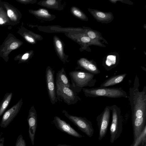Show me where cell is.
<instances>
[{"mask_svg":"<svg viewBox=\"0 0 146 146\" xmlns=\"http://www.w3.org/2000/svg\"><path fill=\"white\" fill-rule=\"evenodd\" d=\"M139 81L135 76L133 87L129 89L128 96L131 110V120L134 142L140 137L146 125V87L141 91L139 90Z\"/></svg>","mask_w":146,"mask_h":146,"instance_id":"cell-1","label":"cell"},{"mask_svg":"<svg viewBox=\"0 0 146 146\" xmlns=\"http://www.w3.org/2000/svg\"><path fill=\"white\" fill-rule=\"evenodd\" d=\"M69 75L71 82L70 88L77 93L84 87L94 86L96 82L94 74L84 71L74 70L70 72Z\"/></svg>","mask_w":146,"mask_h":146,"instance_id":"cell-2","label":"cell"},{"mask_svg":"<svg viewBox=\"0 0 146 146\" xmlns=\"http://www.w3.org/2000/svg\"><path fill=\"white\" fill-rule=\"evenodd\" d=\"M85 96L87 97H106L111 98L121 97L127 98L126 92L121 88H97L82 89Z\"/></svg>","mask_w":146,"mask_h":146,"instance_id":"cell-3","label":"cell"},{"mask_svg":"<svg viewBox=\"0 0 146 146\" xmlns=\"http://www.w3.org/2000/svg\"><path fill=\"white\" fill-rule=\"evenodd\" d=\"M110 107L112 111V121L110 128V141L113 143L122 133V119L120 108L116 105Z\"/></svg>","mask_w":146,"mask_h":146,"instance_id":"cell-4","label":"cell"},{"mask_svg":"<svg viewBox=\"0 0 146 146\" xmlns=\"http://www.w3.org/2000/svg\"><path fill=\"white\" fill-rule=\"evenodd\" d=\"M56 94L58 101L64 102L70 105L81 100L76 92L70 88L61 84L56 83Z\"/></svg>","mask_w":146,"mask_h":146,"instance_id":"cell-5","label":"cell"},{"mask_svg":"<svg viewBox=\"0 0 146 146\" xmlns=\"http://www.w3.org/2000/svg\"><path fill=\"white\" fill-rule=\"evenodd\" d=\"M62 112L79 130L88 136L91 137L93 135L94 129L90 121L84 117L70 115L64 110H62Z\"/></svg>","mask_w":146,"mask_h":146,"instance_id":"cell-6","label":"cell"},{"mask_svg":"<svg viewBox=\"0 0 146 146\" xmlns=\"http://www.w3.org/2000/svg\"><path fill=\"white\" fill-rule=\"evenodd\" d=\"M111 109L109 106H106L103 111L96 117V121L99 130L98 139L100 140L105 136L110 122Z\"/></svg>","mask_w":146,"mask_h":146,"instance_id":"cell-7","label":"cell"},{"mask_svg":"<svg viewBox=\"0 0 146 146\" xmlns=\"http://www.w3.org/2000/svg\"><path fill=\"white\" fill-rule=\"evenodd\" d=\"M54 72L50 66L47 67L45 75L46 86L50 102L52 104H54L58 101L54 82Z\"/></svg>","mask_w":146,"mask_h":146,"instance_id":"cell-8","label":"cell"},{"mask_svg":"<svg viewBox=\"0 0 146 146\" xmlns=\"http://www.w3.org/2000/svg\"><path fill=\"white\" fill-rule=\"evenodd\" d=\"M23 103V99L21 98L16 104L4 113L0 124L1 127H7L18 113Z\"/></svg>","mask_w":146,"mask_h":146,"instance_id":"cell-9","label":"cell"},{"mask_svg":"<svg viewBox=\"0 0 146 146\" xmlns=\"http://www.w3.org/2000/svg\"><path fill=\"white\" fill-rule=\"evenodd\" d=\"M29 125V134L31 143L34 145L35 135L37 125V114L33 106L30 108L27 118Z\"/></svg>","mask_w":146,"mask_h":146,"instance_id":"cell-10","label":"cell"},{"mask_svg":"<svg viewBox=\"0 0 146 146\" xmlns=\"http://www.w3.org/2000/svg\"><path fill=\"white\" fill-rule=\"evenodd\" d=\"M77 67L76 70L80 69L82 71L93 74H97L100 73L96 63L93 60H89L85 58H81L77 62Z\"/></svg>","mask_w":146,"mask_h":146,"instance_id":"cell-11","label":"cell"},{"mask_svg":"<svg viewBox=\"0 0 146 146\" xmlns=\"http://www.w3.org/2000/svg\"><path fill=\"white\" fill-rule=\"evenodd\" d=\"M52 122L56 128L74 137L80 138L83 136L76 131L70 125L59 117L55 116Z\"/></svg>","mask_w":146,"mask_h":146,"instance_id":"cell-12","label":"cell"},{"mask_svg":"<svg viewBox=\"0 0 146 146\" xmlns=\"http://www.w3.org/2000/svg\"><path fill=\"white\" fill-rule=\"evenodd\" d=\"M88 10L94 18L98 22L108 23L113 19L114 17L111 12H105L96 9L88 8Z\"/></svg>","mask_w":146,"mask_h":146,"instance_id":"cell-13","label":"cell"},{"mask_svg":"<svg viewBox=\"0 0 146 146\" xmlns=\"http://www.w3.org/2000/svg\"><path fill=\"white\" fill-rule=\"evenodd\" d=\"M119 53L117 52H111L107 54L104 59L103 65L106 67H112L116 66L119 60Z\"/></svg>","mask_w":146,"mask_h":146,"instance_id":"cell-14","label":"cell"},{"mask_svg":"<svg viewBox=\"0 0 146 146\" xmlns=\"http://www.w3.org/2000/svg\"><path fill=\"white\" fill-rule=\"evenodd\" d=\"M127 75L126 73L114 75L105 80L100 85V88H106L118 84L124 80Z\"/></svg>","mask_w":146,"mask_h":146,"instance_id":"cell-15","label":"cell"},{"mask_svg":"<svg viewBox=\"0 0 146 146\" xmlns=\"http://www.w3.org/2000/svg\"><path fill=\"white\" fill-rule=\"evenodd\" d=\"M84 33L90 38L98 42L108 44L107 41L102 36L99 32L93 30L90 28H86Z\"/></svg>","mask_w":146,"mask_h":146,"instance_id":"cell-16","label":"cell"},{"mask_svg":"<svg viewBox=\"0 0 146 146\" xmlns=\"http://www.w3.org/2000/svg\"><path fill=\"white\" fill-rule=\"evenodd\" d=\"M56 74V83H59L69 88L70 87L71 84L64 68H62Z\"/></svg>","mask_w":146,"mask_h":146,"instance_id":"cell-17","label":"cell"},{"mask_svg":"<svg viewBox=\"0 0 146 146\" xmlns=\"http://www.w3.org/2000/svg\"><path fill=\"white\" fill-rule=\"evenodd\" d=\"M33 14L37 18L45 21H50L54 19V16L50 14L46 9H40L34 11Z\"/></svg>","mask_w":146,"mask_h":146,"instance_id":"cell-18","label":"cell"},{"mask_svg":"<svg viewBox=\"0 0 146 146\" xmlns=\"http://www.w3.org/2000/svg\"><path fill=\"white\" fill-rule=\"evenodd\" d=\"M13 95L12 92L6 93L0 103V116L4 112L11 100Z\"/></svg>","mask_w":146,"mask_h":146,"instance_id":"cell-19","label":"cell"},{"mask_svg":"<svg viewBox=\"0 0 146 146\" xmlns=\"http://www.w3.org/2000/svg\"><path fill=\"white\" fill-rule=\"evenodd\" d=\"M54 44L58 56L61 60L64 62L67 61L64 56L63 52V47L61 41L57 38L54 39Z\"/></svg>","mask_w":146,"mask_h":146,"instance_id":"cell-20","label":"cell"},{"mask_svg":"<svg viewBox=\"0 0 146 146\" xmlns=\"http://www.w3.org/2000/svg\"><path fill=\"white\" fill-rule=\"evenodd\" d=\"M38 4L39 5L50 9L57 10L60 9L58 6V2L56 0H47L42 1L39 2Z\"/></svg>","mask_w":146,"mask_h":146,"instance_id":"cell-21","label":"cell"},{"mask_svg":"<svg viewBox=\"0 0 146 146\" xmlns=\"http://www.w3.org/2000/svg\"><path fill=\"white\" fill-rule=\"evenodd\" d=\"M71 11L72 13L77 18L83 21H88V18L86 15L78 8L73 7L71 9Z\"/></svg>","mask_w":146,"mask_h":146,"instance_id":"cell-22","label":"cell"},{"mask_svg":"<svg viewBox=\"0 0 146 146\" xmlns=\"http://www.w3.org/2000/svg\"><path fill=\"white\" fill-rule=\"evenodd\" d=\"M15 146H26L25 141L21 134L18 137Z\"/></svg>","mask_w":146,"mask_h":146,"instance_id":"cell-23","label":"cell"},{"mask_svg":"<svg viewBox=\"0 0 146 146\" xmlns=\"http://www.w3.org/2000/svg\"><path fill=\"white\" fill-rule=\"evenodd\" d=\"M111 3H115L117 1H120L122 3L128 4L130 5H132L133 4V2L129 0H109Z\"/></svg>","mask_w":146,"mask_h":146,"instance_id":"cell-24","label":"cell"},{"mask_svg":"<svg viewBox=\"0 0 146 146\" xmlns=\"http://www.w3.org/2000/svg\"><path fill=\"white\" fill-rule=\"evenodd\" d=\"M25 38L27 41L30 43H33L35 42V40L33 38L29 36H25Z\"/></svg>","mask_w":146,"mask_h":146,"instance_id":"cell-25","label":"cell"},{"mask_svg":"<svg viewBox=\"0 0 146 146\" xmlns=\"http://www.w3.org/2000/svg\"><path fill=\"white\" fill-rule=\"evenodd\" d=\"M18 44L16 42H14L12 43L10 46V48L14 50L18 46Z\"/></svg>","mask_w":146,"mask_h":146,"instance_id":"cell-26","label":"cell"},{"mask_svg":"<svg viewBox=\"0 0 146 146\" xmlns=\"http://www.w3.org/2000/svg\"><path fill=\"white\" fill-rule=\"evenodd\" d=\"M29 57V54L26 53L24 54L22 56L21 59L22 60L26 61L27 60Z\"/></svg>","mask_w":146,"mask_h":146,"instance_id":"cell-27","label":"cell"},{"mask_svg":"<svg viewBox=\"0 0 146 146\" xmlns=\"http://www.w3.org/2000/svg\"><path fill=\"white\" fill-rule=\"evenodd\" d=\"M7 14L9 17H11L14 14V12L11 10L9 9L7 11Z\"/></svg>","mask_w":146,"mask_h":146,"instance_id":"cell-28","label":"cell"},{"mask_svg":"<svg viewBox=\"0 0 146 146\" xmlns=\"http://www.w3.org/2000/svg\"><path fill=\"white\" fill-rule=\"evenodd\" d=\"M4 138H1L0 140V146H4Z\"/></svg>","mask_w":146,"mask_h":146,"instance_id":"cell-29","label":"cell"},{"mask_svg":"<svg viewBox=\"0 0 146 146\" xmlns=\"http://www.w3.org/2000/svg\"><path fill=\"white\" fill-rule=\"evenodd\" d=\"M4 23L3 19L1 18H0V24H2Z\"/></svg>","mask_w":146,"mask_h":146,"instance_id":"cell-30","label":"cell"},{"mask_svg":"<svg viewBox=\"0 0 146 146\" xmlns=\"http://www.w3.org/2000/svg\"><path fill=\"white\" fill-rule=\"evenodd\" d=\"M56 146H70V145H66L65 144H58Z\"/></svg>","mask_w":146,"mask_h":146,"instance_id":"cell-31","label":"cell"},{"mask_svg":"<svg viewBox=\"0 0 146 146\" xmlns=\"http://www.w3.org/2000/svg\"><path fill=\"white\" fill-rule=\"evenodd\" d=\"M1 134H0V140L1 139Z\"/></svg>","mask_w":146,"mask_h":146,"instance_id":"cell-32","label":"cell"}]
</instances>
